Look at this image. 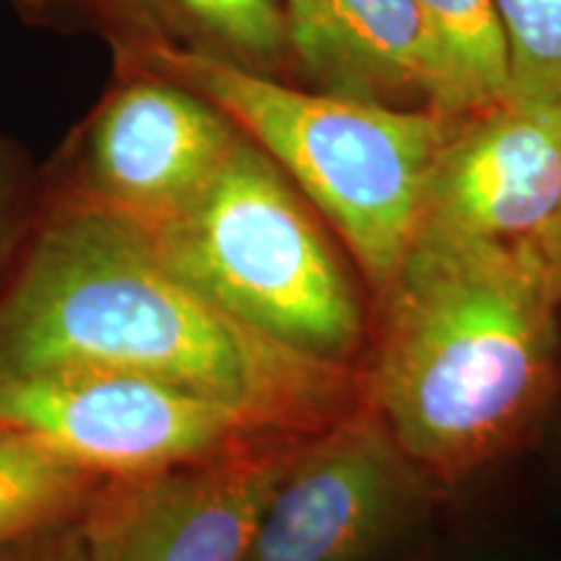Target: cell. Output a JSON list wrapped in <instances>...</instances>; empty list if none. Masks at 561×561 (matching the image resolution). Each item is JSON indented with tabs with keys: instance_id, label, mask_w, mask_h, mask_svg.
Here are the masks:
<instances>
[{
	"instance_id": "1",
	"label": "cell",
	"mask_w": 561,
	"mask_h": 561,
	"mask_svg": "<svg viewBox=\"0 0 561 561\" xmlns=\"http://www.w3.org/2000/svg\"><path fill=\"white\" fill-rule=\"evenodd\" d=\"M110 371L157 380L280 434L364 405L362 369L280 346L193 289L136 224L47 198L0 291V380Z\"/></svg>"
},
{
	"instance_id": "2",
	"label": "cell",
	"mask_w": 561,
	"mask_h": 561,
	"mask_svg": "<svg viewBox=\"0 0 561 561\" xmlns=\"http://www.w3.org/2000/svg\"><path fill=\"white\" fill-rule=\"evenodd\" d=\"M375 301L364 403L439 489L541 430L561 392V294L528 244L421 234Z\"/></svg>"
},
{
	"instance_id": "3",
	"label": "cell",
	"mask_w": 561,
	"mask_h": 561,
	"mask_svg": "<svg viewBox=\"0 0 561 561\" xmlns=\"http://www.w3.org/2000/svg\"><path fill=\"white\" fill-rule=\"evenodd\" d=\"M117 68L170 76L221 110L312 203L375 299L388 289L424 229L434 161L460 117L291 87L191 45Z\"/></svg>"
},
{
	"instance_id": "4",
	"label": "cell",
	"mask_w": 561,
	"mask_h": 561,
	"mask_svg": "<svg viewBox=\"0 0 561 561\" xmlns=\"http://www.w3.org/2000/svg\"><path fill=\"white\" fill-rule=\"evenodd\" d=\"M138 229L234 320L312 359L362 369L371 320L356 271L312 203L248 136L185 206Z\"/></svg>"
},
{
	"instance_id": "5",
	"label": "cell",
	"mask_w": 561,
	"mask_h": 561,
	"mask_svg": "<svg viewBox=\"0 0 561 561\" xmlns=\"http://www.w3.org/2000/svg\"><path fill=\"white\" fill-rule=\"evenodd\" d=\"M437 491L364 403L301 442L242 561H385L424 528Z\"/></svg>"
},
{
	"instance_id": "6",
	"label": "cell",
	"mask_w": 561,
	"mask_h": 561,
	"mask_svg": "<svg viewBox=\"0 0 561 561\" xmlns=\"http://www.w3.org/2000/svg\"><path fill=\"white\" fill-rule=\"evenodd\" d=\"M237 136L234 123L185 83L115 68V83L47 170V198L149 227L206 185Z\"/></svg>"
},
{
	"instance_id": "7",
	"label": "cell",
	"mask_w": 561,
	"mask_h": 561,
	"mask_svg": "<svg viewBox=\"0 0 561 561\" xmlns=\"http://www.w3.org/2000/svg\"><path fill=\"white\" fill-rule=\"evenodd\" d=\"M0 424L32 434L102 481L191 466L280 434L210 398L110 371L0 380Z\"/></svg>"
},
{
	"instance_id": "8",
	"label": "cell",
	"mask_w": 561,
	"mask_h": 561,
	"mask_svg": "<svg viewBox=\"0 0 561 561\" xmlns=\"http://www.w3.org/2000/svg\"><path fill=\"white\" fill-rule=\"evenodd\" d=\"M310 434H263L214 458L104 481L79 520L83 561H242Z\"/></svg>"
},
{
	"instance_id": "9",
	"label": "cell",
	"mask_w": 561,
	"mask_h": 561,
	"mask_svg": "<svg viewBox=\"0 0 561 561\" xmlns=\"http://www.w3.org/2000/svg\"><path fill=\"white\" fill-rule=\"evenodd\" d=\"M561 210V102L460 117L426 187L424 229L453 240L533 244Z\"/></svg>"
},
{
	"instance_id": "10",
	"label": "cell",
	"mask_w": 561,
	"mask_h": 561,
	"mask_svg": "<svg viewBox=\"0 0 561 561\" xmlns=\"http://www.w3.org/2000/svg\"><path fill=\"white\" fill-rule=\"evenodd\" d=\"M291 66L312 91L455 117L416 0H280Z\"/></svg>"
},
{
	"instance_id": "11",
	"label": "cell",
	"mask_w": 561,
	"mask_h": 561,
	"mask_svg": "<svg viewBox=\"0 0 561 561\" xmlns=\"http://www.w3.org/2000/svg\"><path fill=\"white\" fill-rule=\"evenodd\" d=\"M102 483L32 434L0 424V549L79 523Z\"/></svg>"
},
{
	"instance_id": "12",
	"label": "cell",
	"mask_w": 561,
	"mask_h": 561,
	"mask_svg": "<svg viewBox=\"0 0 561 561\" xmlns=\"http://www.w3.org/2000/svg\"><path fill=\"white\" fill-rule=\"evenodd\" d=\"M445 73L450 110L468 117L510 100V47L494 0H416Z\"/></svg>"
},
{
	"instance_id": "13",
	"label": "cell",
	"mask_w": 561,
	"mask_h": 561,
	"mask_svg": "<svg viewBox=\"0 0 561 561\" xmlns=\"http://www.w3.org/2000/svg\"><path fill=\"white\" fill-rule=\"evenodd\" d=\"M185 45L271 76L291 62L280 0H167Z\"/></svg>"
},
{
	"instance_id": "14",
	"label": "cell",
	"mask_w": 561,
	"mask_h": 561,
	"mask_svg": "<svg viewBox=\"0 0 561 561\" xmlns=\"http://www.w3.org/2000/svg\"><path fill=\"white\" fill-rule=\"evenodd\" d=\"M30 24L104 39L117 66H130L164 45H185L167 0H9Z\"/></svg>"
},
{
	"instance_id": "15",
	"label": "cell",
	"mask_w": 561,
	"mask_h": 561,
	"mask_svg": "<svg viewBox=\"0 0 561 561\" xmlns=\"http://www.w3.org/2000/svg\"><path fill=\"white\" fill-rule=\"evenodd\" d=\"M510 47V100L561 102V0H494Z\"/></svg>"
},
{
	"instance_id": "16",
	"label": "cell",
	"mask_w": 561,
	"mask_h": 561,
	"mask_svg": "<svg viewBox=\"0 0 561 561\" xmlns=\"http://www.w3.org/2000/svg\"><path fill=\"white\" fill-rule=\"evenodd\" d=\"M30 159L9 138H0V265L16 237L26 198H30Z\"/></svg>"
},
{
	"instance_id": "17",
	"label": "cell",
	"mask_w": 561,
	"mask_h": 561,
	"mask_svg": "<svg viewBox=\"0 0 561 561\" xmlns=\"http://www.w3.org/2000/svg\"><path fill=\"white\" fill-rule=\"evenodd\" d=\"M0 561H83L79 523L0 549Z\"/></svg>"
},
{
	"instance_id": "18",
	"label": "cell",
	"mask_w": 561,
	"mask_h": 561,
	"mask_svg": "<svg viewBox=\"0 0 561 561\" xmlns=\"http://www.w3.org/2000/svg\"><path fill=\"white\" fill-rule=\"evenodd\" d=\"M528 248L536 252L538 261H541L543 268L549 271L553 286H557L561 294V210L557 219L551 221V227L546 229L536 242L528 244Z\"/></svg>"
}]
</instances>
